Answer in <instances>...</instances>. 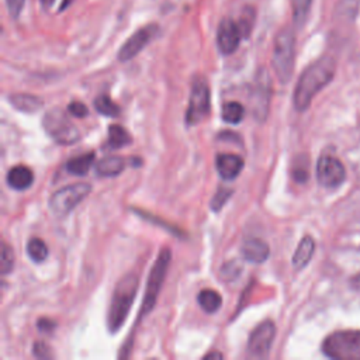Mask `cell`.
<instances>
[{
	"instance_id": "obj_1",
	"label": "cell",
	"mask_w": 360,
	"mask_h": 360,
	"mask_svg": "<svg viewBox=\"0 0 360 360\" xmlns=\"http://www.w3.org/2000/svg\"><path fill=\"white\" fill-rule=\"evenodd\" d=\"M335 69V60L330 56H322L301 73L292 96L297 111H305L311 105L312 98L333 79Z\"/></svg>"
},
{
	"instance_id": "obj_2",
	"label": "cell",
	"mask_w": 360,
	"mask_h": 360,
	"mask_svg": "<svg viewBox=\"0 0 360 360\" xmlns=\"http://www.w3.org/2000/svg\"><path fill=\"white\" fill-rule=\"evenodd\" d=\"M139 285V278L135 273H128L120 278L115 284L111 302L107 312V328L111 333H115L121 329L122 323L125 322L132 302L136 297Z\"/></svg>"
},
{
	"instance_id": "obj_3",
	"label": "cell",
	"mask_w": 360,
	"mask_h": 360,
	"mask_svg": "<svg viewBox=\"0 0 360 360\" xmlns=\"http://www.w3.org/2000/svg\"><path fill=\"white\" fill-rule=\"evenodd\" d=\"M294 62H295V32L291 27L281 28L273 45V55H271V66L281 83H288L292 72H294Z\"/></svg>"
},
{
	"instance_id": "obj_4",
	"label": "cell",
	"mask_w": 360,
	"mask_h": 360,
	"mask_svg": "<svg viewBox=\"0 0 360 360\" xmlns=\"http://www.w3.org/2000/svg\"><path fill=\"white\" fill-rule=\"evenodd\" d=\"M322 353L330 359L360 360V329L336 330L322 342Z\"/></svg>"
},
{
	"instance_id": "obj_5",
	"label": "cell",
	"mask_w": 360,
	"mask_h": 360,
	"mask_svg": "<svg viewBox=\"0 0 360 360\" xmlns=\"http://www.w3.org/2000/svg\"><path fill=\"white\" fill-rule=\"evenodd\" d=\"M170 259H172L170 249L163 248L159 252V255H158V257H156V260H155V263H153V266L149 271L148 283H146V288H145V295H143L141 309H139V318H143L145 315H148L155 308L156 300L159 297L160 288H162L163 281H165L166 274H167Z\"/></svg>"
},
{
	"instance_id": "obj_6",
	"label": "cell",
	"mask_w": 360,
	"mask_h": 360,
	"mask_svg": "<svg viewBox=\"0 0 360 360\" xmlns=\"http://www.w3.org/2000/svg\"><path fill=\"white\" fill-rule=\"evenodd\" d=\"M42 127L45 132L59 145H70L77 142L80 138L79 129L69 120L68 114L59 107H53L45 112Z\"/></svg>"
},
{
	"instance_id": "obj_7",
	"label": "cell",
	"mask_w": 360,
	"mask_h": 360,
	"mask_svg": "<svg viewBox=\"0 0 360 360\" xmlns=\"http://www.w3.org/2000/svg\"><path fill=\"white\" fill-rule=\"evenodd\" d=\"M91 191L89 183H73L56 190L49 198V210L56 217L68 215L76 208Z\"/></svg>"
},
{
	"instance_id": "obj_8",
	"label": "cell",
	"mask_w": 360,
	"mask_h": 360,
	"mask_svg": "<svg viewBox=\"0 0 360 360\" xmlns=\"http://www.w3.org/2000/svg\"><path fill=\"white\" fill-rule=\"evenodd\" d=\"M210 108V87L204 77H195L191 84L190 101L186 111V124L190 127L197 125L208 115Z\"/></svg>"
},
{
	"instance_id": "obj_9",
	"label": "cell",
	"mask_w": 360,
	"mask_h": 360,
	"mask_svg": "<svg viewBox=\"0 0 360 360\" xmlns=\"http://www.w3.org/2000/svg\"><path fill=\"white\" fill-rule=\"evenodd\" d=\"M318 183L325 188H336L346 179V170L343 163L330 155H323L316 163Z\"/></svg>"
},
{
	"instance_id": "obj_10",
	"label": "cell",
	"mask_w": 360,
	"mask_h": 360,
	"mask_svg": "<svg viewBox=\"0 0 360 360\" xmlns=\"http://www.w3.org/2000/svg\"><path fill=\"white\" fill-rule=\"evenodd\" d=\"M276 338V325L273 321H263L250 333L248 340V353L250 357H266Z\"/></svg>"
},
{
	"instance_id": "obj_11",
	"label": "cell",
	"mask_w": 360,
	"mask_h": 360,
	"mask_svg": "<svg viewBox=\"0 0 360 360\" xmlns=\"http://www.w3.org/2000/svg\"><path fill=\"white\" fill-rule=\"evenodd\" d=\"M158 32L159 25L156 24H148L141 27L122 44V46L118 51V60L128 62L132 58H135L158 35Z\"/></svg>"
},
{
	"instance_id": "obj_12",
	"label": "cell",
	"mask_w": 360,
	"mask_h": 360,
	"mask_svg": "<svg viewBox=\"0 0 360 360\" xmlns=\"http://www.w3.org/2000/svg\"><path fill=\"white\" fill-rule=\"evenodd\" d=\"M270 80L267 76L266 69H262L257 73L253 94H252V105H253V115L257 121H264L270 107Z\"/></svg>"
},
{
	"instance_id": "obj_13",
	"label": "cell",
	"mask_w": 360,
	"mask_h": 360,
	"mask_svg": "<svg viewBox=\"0 0 360 360\" xmlns=\"http://www.w3.org/2000/svg\"><path fill=\"white\" fill-rule=\"evenodd\" d=\"M242 38L236 21L228 17L221 20L217 28V48L222 55H232L238 49Z\"/></svg>"
},
{
	"instance_id": "obj_14",
	"label": "cell",
	"mask_w": 360,
	"mask_h": 360,
	"mask_svg": "<svg viewBox=\"0 0 360 360\" xmlns=\"http://www.w3.org/2000/svg\"><path fill=\"white\" fill-rule=\"evenodd\" d=\"M243 159L235 153H219L215 159V167L218 174L224 180H233L243 169Z\"/></svg>"
},
{
	"instance_id": "obj_15",
	"label": "cell",
	"mask_w": 360,
	"mask_h": 360,
	"mask_svg": "<svg viewBox=\"0 0 360 360\" xmlns=\"http://www.w3.org/2000/svg\"><path fill=\"white\" fill-rule=\"evenodd\" d=\"M240 253L243 259L248 260L249 263L259 264L267 260L270 255V248L264 240L259 238H249L242 243Z\"/></svg>"
},
{
	"instance_id": "obj_16",
	"label": "cell",
	"mask_w": 360,
	"mask_h": 360,
	"mask_svg": "<svg viewBox=\"0 0 360 360\" xmlns=\"http://www.w3.org/2000/svg\"><path fill=\"white\" fill-rule=\"evenodd\" d=\"M34 183V173L28 166L17 165L13 166L7 173V184L17 191H24L30 188Z\"/></svg>"
},
{
	"instance_id": "obj_17",
	"label": "cell",
	"mask_w": 360,
	"mask_h": 360,
	"mask_svg": "<svg viewBox=\"0 0 360 360\" xmlns=\"http://www.w3.org/2000/svg\"><path fill=\"white\" fill-rule=\"evenodd\" d=\"M314 252H315V240L309 235L304 236L300 240V243H298V246H297V249H295V252L292 255V260L291 262H292L294 269L301 270L302 267H305L309 263Z\"/></svg>"
},
{
	"instance_id": "obj_18",
	"label": "cell",
	"mask_w": 360,
	"mask_h": 360,
	"mask_svg": "<svg viewBox=\"0 0 360 360\" xmlns=\"http://www.w3.org/2000/svg\"><path fill=\"white\" fill-rule=\"evenodd\" d=\"M8 100L15 110L22 112H35L42 107V100L34 94L17 93V94H11Z\"/></svg>"
},
{
	"instance_id": "obj_19",
	"label": "cell",
	"mask_w": 360,
	"mask_h": 360,
	"mask_svg": "<svg viewBox=\"0 0 360 360\" xmlns=\"http://www.w3.org/2000/svg\"><path fill=\"white\" fill-rule=\"evenodd\" d=\"M125 162L121 156H107L97 162L96 173L101 177H114L124 170Z\"/></svg>"
},
{
	"instance_id": "obj_20",
	"label": "cell",
	"mask_w": 360,
	"mask_h": 360,
	"mask_svg": "<svg viewBox=\"0 0 360 360\" xmlns=\"http://www.w3.org/2000/svg\"><path fill=\"white\" fill-rule=\"evenodd\" d=\"M197 301L201 309L207 314L217 312L222 305V297L215 290H211V288L201 290L197 295Z\"/></svg>"
},
{
	"instance_id": "obj_21",
	"label": "cell",
	"mask_w": 360,
	"mask_h": 360,
	"mask_svg": "<svg viewBox=\"0 0 360 360\" xmlns=\"http://www.w3.org/2000/svg\"><path fill=\"white\" fill-rule=\"evenodd\" d=\"M94 156H96L94 152H87V153L75 156L66 163V170L75 176H84L90 170Z\"/></svg>"
},
{
	"instance_id": "obj_22",
	"label": "cell",
	"mask_w": 360,
	"mask_h": 360,
	"mask_svg": "<svg viewBox=\"0 0 360 360\" xmlns=\"http://www.w3.org/2000/svg\"><path fill=\"white\" fill-rule=\"evenodd\" d=\"M131 142H132V138H131L129 132L124 127L114 124V125H111L108 128V139H107L108 148L117 149V148L127 146Z\"/></svg>"
},
{
	"instance_id": "obj_23",
	"label": "cell",
	"mask_w": 360,
	"mask_h": 360,
	"mask_svg": "<svg viewBox=\"0 0 360 360\" xmlns=\"http://www.w3.org/2000/svg\"><path fill=\"white\" fill-rule=\"evenodd\" d=\"M221 117L228 124H239L245 117V107L238 101H228L222 105Z\"/></svg>"
},
{
	"instance_id": "obj_24",
	"label": "cell",
	"mask_w": 360,
	"mask_h": 360,
	"mask_svg": "<svg viewBox=\"0 0 360 360\" xmlns=\"http://www.w3.org/2000/svg\"><path fill=\"white\" fill-rule=\"evenodd\" d=\"M27 255L35 263L44 262L48 257L46 243L39 238H31L27 243Z\"/></svg>"
},
{
	"instance_id": "obj_25",
	"label": "cell",
	"mask_w": 360,
	"mask_h": 360,
	"mask_svg": "<svg viewBox=\"0 0 360 360\" xmlns=\"http://www.w3.org/2000/svg\"><path fill=\"white\" fill-rule=\"evenodd\" d=\"M312 0H292L291 8H292V22L295 27H302L307 21V17L311 10Z\"/></svg>"
},
{
	"instance_id": "obj_26",
	"label": "cell",
	"mask_w": 360,
	"mask_h": 360,
	"mask_svg": "<svg viewBox=\"0 0 360 360\" xmlns=\"http://www.w3.org/2000/svg\"><path fill=\"white\" fill-rule=\"evenodd\" d=\"M94 108L97 112H100L101 115L105 117H117L120 114V107L118 104H115L108 96L101 94L98 97H96L94 100Z\"/></svg>"
},
{
	"instance_id": "obj_27",
	"label": "cell",
	"mask_w": 360,
	"mask_h": 360,
	"mask_svg": "<svg viewBox=\"0 0 360 360\" xmlns=\"http://www.w3.org/2000/svg\"><path fill=\"white\" fill-rule=\"evenodd\" d=\"M255 15H256V14H255V10H253L252 7H245L243 11H242V14L239 15L236 24H238V27H239L240 34H242L243 38H246V37L250 35V32H252V30H253V24H255Z\"/></svg>"
},
{
	"instance_id": "obj_28",
	"label": "cell",
	"mask_w": 360,
	"mask_h": 360,
	"mask_svg": "<svg viewBox=\"0 0 360 360\" xmlns=\"http://www.w3.org/2000/svg\"><path fill=\"white\" fill-rule=\"evenodd\" d=\"M14 267V252L13 249L3 242L1 245V259H0V270L1 274H8Z\"/></svg>"
},
{
	"instance_id": "obj_29",
	"label": "cell",
	"mask_w": 360,
	"mask_h": 360,
	"mask_svg": "<svg viewBox=\"0 0 360 360\" xmlns=\"http://www.w3.org/2000/svg\"><path fill=\"white\" fill-rule=\"evenodd\" d=\"M231 195H232V190H224V188H221V190L212 197V200H211V208H212L214 211H219L221 207L226 202V200H228Z\"/></svg>"
},
{
	"instance_id": "obj_30",
	"label": "cell",
	"mask_w": 360,
	"mask_h": 360,
	"mask_svg": "<svg viewBox=\"0 0 360 360\" xmlns=\"http://www.w3.org/2000/svg\"><path fill=\"white\" fill-rule=\"evenodd\" d=\"M32 354L38 359H49L52 357V353H51V349L46 343L44 342H35L32 345Z\"/></svg>"
},
{
	"instance_id": "obj_31",
	"label": "cell",
	"mask_w": 360,
	"mask_h": 360,
	"mask_svg": "<svg viewBox=\"0 0 360 360\" xmlns=\"http://www.w3.org/2000/svg\"><path fill=\"white\" fill-rule=\"evenodd\" d=\"M68 111L70 115L73 117H79V118H83L89 114V108L86 107V104L80 103V101H73L68 105Z\"/></svg>"
},
{
	"instance_id": "obj_32",
	"label": "cell",
	"mask_w": 360,
	"mask_h": 360,
	"mask_svg": "<svg viewBox=\"0 0 360 360\" xmlns=\"http://www.w3.org/2000/svg\"><path fill=\"white\" fill-rule=\"evenodd\" d=\"M24 3H25V0H6V4H7V10H8L10 17L18 18L20 13H21L22 8H24Z\"/></svg>"
},
{
	"instance_id": "obj_33",
	"label": "cell",
	"mask_w": 360,
	"mask_h": 360,
	"mask_svg": "<svg viewBox=\"0 0 360 360\" xmlns=\"http://www.w3.org/2000/svg\"><path fill=\"white\" fill-rule=\"evenodd\" d=\"M37 326H38L39 332H49L55 328V322L48 319V318H41V319H38Z\"/></svg>"
},
{
	"instance_id": "obj_34",
	"label": "cell",
	"mask_w": 360,
	"mask_h": 360,
	"mask_svg": "<svg viewBox=\"0 0 360 360\" xmlns=\"http://www.w3.org/2000/svg\"><path fill=\"white\" fill-rule=\"evenodd\" d=\"M41 1V4H42V7L44 8H49V7H52L53 6V3H55V0H39Z\"/></svg>"
},
{
	"instance_id": "obj_35",
	"label": "cell",
	"mask_w": 360,
	"mask_h": 360,
	"mask_svg": "<svg viewBox=\"0 0 360 360\" xmlns=\"http://www.w3.org/2000/svg\"><path fill=\"white\" fill-rule=\"evenodd\" d=\"M204 357H205V359H210V357H218V359H221V357H222V354H221L219 352H212V353L205 354Z\"/></svg>"
},
{
	"instance_id": "obj_36",
	"label": "cell",
	"mask_w": 360,
	"mask_h": 360,
	"mask_svg": "<svg viewBox=\"0 0 360 360\" xmlns=\"http://www.w3.org/2000/svg\"><path fill=\"white\" fill-rule=\"evenodd\" d=\"M72 1H73V0H62V4H60V8H59V10H60V11H62V10H65L66 7H69V6H70V3H72Z\"/></svg>"
}]
</instances>
